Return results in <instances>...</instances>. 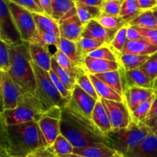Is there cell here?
<instances>
[{
  "label": "cell",
  "mask_w": 157,
  "mask_h": 157,
  "mask_svg": "<svg viewBox=\"0 0 157 157\" xmlns=\"http://www.w3.org/2000/svg\"><path fill=\"white\" fill-rule=\"evenodd\" d=\"M48 143L38 122L5 125L1 123V150L9 157H28Z\"/></svg>",
  "instance_id": "obj_1"
},
{
  "label": "cell",
  "mask_w": 157,
  "mask_h": 157,
  "mask_svg": "<svg viewBox=\"0 0 157 157\" xmlns=\"http://www.w3.org/2000/svg\"><path fill=\"white\" fill-rule=\"evenodd\" d=\"M60 132L77 148L107 145L104 135L97 128L93 121L67 105L61 109Z\"/></svg>",
  "instance_id": "obj_2"
},
{
  "label": "cell",
  "mask_w": 157,
  "mask_h": 157,
  "mask_svg": "<svg viewBox=\"0 0 157 157\" xmlns=\"http://www.w3.org/2000/svg\"><path fill=\"white\" fill-rule=\"evenodd\" d=\"M10 69L7 72L15 81L22 95L34 96L36 91V79L31 64L29 42L18 46H9Z\"/></svg>",
  "instance_id": "obj_3"
},
{
  "label": "cell",
  "mask_w": 157,
  "mask_h": 157,
  "mask_svg": "<svg viewBox=\"0 0 157 157\" xmlns=\"http://www.w3.org/2000/svg\"><path fill=\"white\" fill-rule=\"evenodd\" d=\"M151 132H153L152 129L144 123L133 121L125 128L112 129L104 134V138L107 146L124 156Z\"/></svg>",
  "instance_id": "obj_4"
},
{
  "label": "cell",
  "mask_w": 157,
  "mask_h": 157,
  "mask_svg": "<svg viewBox=\"0 0 157 157\" xmlns=\"http://www.w3.org/2000/svg\"><path fill=\"white\" fill-rule=\"evenodd\" d=\"M48 112L44 110L35 95L25 96L21 94L16 108L2 110L0 117L2 124L5 125H14L32 121L38 122Z\"/></svg>",
  "instance_id": "obj_5"
},
{
  "label": "cell",
  "mask_w": 157,
  "mask_h": 157,
  "mask_svg": "<svg viewBox=\"0 0 157 157\" xmlns=\"http://www.w3.org/2000/svg\"><path fill=\"white\" fill-rule=\"evenodd\" d=\"M36 79L37 97L46 111H50L52 109H62L65 107L69 101L62 97L59 90L54 84L51 78L49 72L43 70L36 64L31 61Z\"/></svg>",
  "instance_id": "obj_6"
},
{
  "label": "cell",
  "mask_w": 157,
  "mask_h": 157,
  "mask_svg": "<svg viewBox=\"0 0 157 157\" xmlns=\"http://www.w3.org/2000/svg\"><path fill=\"white\" fill-rule=\"evenodd\" d=\"M0 40L9 46H18L25 42L9 10L7 0H0Z\"/></svg>",
  "instance_id": "obj_7"
},
{
  "label": "cell",
  "mask_w": 157,
  "mask_h": 157,
  "mask_svg": "<svg viewBox=\"0 0 157 157\" xmlns=\"http://www.w3.org/2000/svg\"><path fill=\"white\" fill-rule=\"evenodd\" d=\"M9 10L25 42H30L37 32L33 12L7 0Z\"/></svg>",
  "instance_id": "obj_8"
},
{
  "label": "cell",
  "mask_w": 157,
  "mask_h": 157,
  "mask_svg": "<svg viewBox=\"0 0 157 157\" xmlns=\"http://www.w3.org/2000/svg\"><path fill=\"white\" fill-rule=\"evenodd\" d=\"M101 101L107 113L112 129H121L128 127L133 121L131 113L124 102L101 99Z\"/></svg>",
  "instance_id": "obj_9"
},
{
  "label": "cell",
  "mask_w": 157,
  "mask_h": 157,
  "mask_svg": "<svg viewBox=\"0 0 157 157\" xmlns=\"http://www.w3.org/2000/svg\"><path fill=\"white\" fill-rule=\"evenodd\" d=\"M0 90L2 102V110H13L16 108L18 104V100L21 96V92L9 74L1 71Z\"/></svg>",
  "instance_id": "obj_10"
},
{
  "label": "cell",
  "mask_w": 157,
  "mask_h": 157,
  "mask_svg": "<svg viewBox=\"0 0 157 157\" xmlns=\"http://www.w3.org/2000/svg\"><path fill=\"white\" fill-rule=\"evenodd\" d=\"M61 38L78 41L81 37L84 25L77 15L76 7L58 21Z\"/></svg>",
  "instance_id": "obj_11"
},
{
  "label": "cell",
  "mask_w": 157,
  "mask_h": 157,
  "mask_svg": "<svg viewBox=\"0 0 157 157\" xmlns=\"http://www.w3.org/2000/svg\"><path fill=\"white\" fill-rule=\"evenodd\" d=\"M61 116V109L55 108L44 114L38 124L45 138L48 146H52L55 140L61 134L60 132V119Z\"/></svg>",
  "instance_id": "obj_12"
},
{
  "label": "cell",
  "mask_w": 157,
  "mask_h": 157,
  "mask_svg": "<svg viewBox=\"0 0 157 157\" xmlns=\"http://www.w3.org/2000/svg\"><path fill=\"white\" fill-rule=\"evenodd\" d=\"M98 101L76 84L72 91L71 98L67 105L75 109L92 121V113Z\"/></svg>",
  "instance_id": "obj_13"
},
{
  "label": "cell",
  "mask_w": 157,
  "mask_h": 157,
  "mask_svg": "<svg viewBox=\"0 0 157 157\" xmlns=\"http://www.w3.org/2000/svg\"><path fill=\"white\" fill-rule=\"evenodd\" d=\"M119 71L121 74L124 93L125 90L131 87L153 89V83L140 68L133 69L131 71H125L121 66Z\"/></svg>",
  "instance_id": "obj_14"
},
{
  "label": "cell",
  "mask_w": 157,
  "mask_h": 157,
  "mask_svg": "<svg viewBox=\"0 0 157 157\" xmlns=\"http://www.w3.org/2000/svg\"><path fill=\"white\" fill-rule=\"evenodd\" d=\"M118 30L119 29H107L101 25L96 19H93L84 25L81 36L101 41L109 45Z\"/></svg>",
  "instance_id": "obj_15"
},
{
  "label": "cell",
  "mask_w": 157,
  "mask_h": 157,
  "mask_svg": "<svg viewBox=\"0 0 157 157\" xmlns=\"http://www.w3.org/2000/svg\"><path fill=\"white\" fill-rule=\"evenodd\" d=\"M153 94L154 89L131 87L124 91V102L127 104L130 113H132Z\"/></svg>",
  "instance_id": "obj_16"
},
{
  "label": "cell",
  "mask_w": 157,
  "mask_h": 157,
  "mask_svg": "<svg viewBox=\"0 0 157 157\" xmlns=\"http://www.w3.org/2000/svg\"><path fill=\"white\" fill-rule=\"evenodd\" d=\"M123 157H157V136L151 132Z\"/></svg>",
  "instance_id": "obj_17"
},
{
  "label": "cell",
  "mask_w": 157,
  "mask_h": 157,
  "mask_svg": "<svg viewBox=\"0 0 157 157\" xmlns=\"http://www.w3.org/2000/svg\"><path fill=\"white\" fill-rule=\"evenodd\" d=\"M29 53L32 61L43 70L49 72L52 69V59L53 55L50 53L48 47L36 43L29 42Z\"/></svg>",
  "instance_id": "obj_18"
},
{
  "label": "cell",
  "mask_w": 157,
  "mask_h": 157,
  "mask_svg": "<svg viewBox=\"0 0 157 157\" xmlns=\"http://www.w3.org/2000/svg\"><path fill=\"white\" fill-rule=\"evenodd\" d=\"M84 66L87 73L94 75L117 71L121 67L119 62L91 58L90 56H87L84 59Z\"/></svg>",
  "instance_id": "obj_19"
},
{
  "label": "cell",
  "mask_w": 157,
  "mask_h": 157,
  "mask_svg": "<svg viewBox=\"0 0 157 157\" xmlns=\"http://www.w3.org/2000/svg\"><path fill=\"white\" fill-rule=\"evenodd\" d=\"M59 50L65 54L76 67L84 69L87 71L85 66H84L85 58L82 56L81 52H79L76 41H72L70 40L65 39V38H61Z\"/></svg>",
  "instance_id": "obj_20"
},
{
  "label": "cell",
  "mask_w": 157,
  "mask_h": 157,
  "mask_svg": "<svg viewBox=\"0 0 157 157\" xmlns=\"http://www.w3.org/2000/svg\"><path fill=\"white\" fill-rule=\"evenodd\" d=\"M157 52V48L145 39L128 41L121 54H134L139 55H152Z\"/></svg>",
  "instance_id": "obj_21"
},
{
  "label": "cell",
  "mask_w": 157,
  "mask_h": 157,
  "mask_svg": "<svg viewBox=\"0 0 157 157\" xmlns=\"http://www.w3.org/2000/svg\"><path fill=\"white\" fill-rule=\"evenodd\" d=\"M73 153L84 157H110L117 153L105 144H99L82 148L74 147Z\"/></svg>",
  "instance_id": "obj_22"
},
{
  "label": "cell",
  "mask_w": 157,
  "mask_h": 157,
  "mask_svg": "<svg viewBox=\"0 0 157 157\" xmlns=\"http://www.w3.org/2000/svg\"><path fill=\"white\" fill-rule=\"evenodd\" d=\"M89 76H90V80H91L97 94L100 98L118 101V102H124V98L118 94L116 91H114L111 87H109L104 81H102L99 78H97L95 75H91V74H89Z\"/></svg>",
  "instance_id": "obj_23"
},
{
  "label": "cell",
  "mask_w": 157,
  "mask_h": 157,
  "mask_svg": "<svg viewBox=\"0 0 157 157\" xmlns=\"http://www.w3.org/2000/svg\"><path fill=\"white\" fill-rule=\"evenodd\" d=\"M92 121L97 128L104 135L112 130L110 120H109L107 112L101 103V99L97 102L94 109V111L92 113Z\"/></svg>",
  "instance_id": "obj_24"
},
{
  "label": "cell",
  "mask_w": 157,
  "mask_h": 157,
  "mask_svg": "<svg viewBox=\"0 0 157 157\" xmlns=\"http://www.w3.org/2000/svg\"><path fill=\"white\" fill-rule=\"evenodd\" d=\"M53 57L55 58L57 62L58 63L60 66L62 67L64 70V71L74 80L76 81V79L81 75L87 73L85 70L84 69L79 68V67H76L75 64H73L70 58L63 53L61 50H57L55 53L53 55Z\"/></svg>",
  "instance_id": "obj_25"
},
{
  "label": "cell",
  "mask_w": 157,
  "mask_h": 157,
  "mask_svg": "<svg viewBox=\"0 0 157 157\" xmlns=\"http://www.w3.org/2000/svg\"><path fill=\"white\" fill-rule=\"evenodd\" d=\"M34 19L36 24L37 30L40 32H52L58 36L60 35L58 22L52 17L42 14L33 13Z\"/></svg>",
  "instance_id": "obj_26"
},
{
  "label": "cell",
  "mask_w": 157,
  "mask_h": 157,
  "mask_svg": "<svg viewBox=\"0 0 157 157\" xmlns=\"http://www.w3.org/2000/svg\"><path fill=\"white\" fill-rule=\"evenodd\" d=\"M119 63L125 71L139 68L149 59L150 55H139L134 54H120L117 55Z\"/></svg>",
  "instance_id": "obj_27"
},
{
  "label": "cell",
  "mask_w": 157,
  "mask_h": 157,
  "mask_svg": "<svg viewBox=\"0 0 157 157\" xmlns=\"http://www.w3.org/2000/svg\"><path fill=\"white\" fill-rule=\"evenodd\" d=\"M75 7V0H52V18L58 22Z\"/></svg>",
  "instance_id": "obj_28"
},
{
  "label": "cell",
  "mask_w": 157,
  "mask_h": 157,
  "mask_svg": "<svg viewBox=\"0 0 157 157\" xmlns=\"http://www.w3.org/2000/svg\"><path fill=\"white\" fill-rule=\"evenodd\" d=\"M75 3H76L77 15L84 25L87 24L90 20L97 19L102 14L101 7L87 6L78 2H75Z\"/></svg>",
  "instance_id": "obj_29"
},
{
  "label": "cell",
  "mask_w": 157,
  "mask_h": 157,
  "mask_svg": "<svg viewBox=\"0 0 157 157\" xmlns=\"http://www.w3.org/2000/svg\"><path fill=\"white\" fill-rule=\"evenodd\" d=\"M95 76L104 81L118 94L124 98V89H123L122 81H121V77L119 70L107 72V73L98 74V75H95Z\"/></svg>",
  "instance_id": "obj_30"
},
{
  "label": "cell",
  "mask_w": 157,
  "mask_h": 157,
  "mask_svg": "<svg viewBox=\"0 0 157 157\" xmlns=\"http://www.w3.org/2000/svg\"><path fill=\"white\" fill-rule=\"evenodd\" d=\"M144 11L140 8L138 0H124L121 7L120 16L127 24L136 18Z\"/></svg>",
  "instance_id": "obj_31"
},
{
  "label": "cell",
  "mask_w": 157,
  "mask_h": 157,
  "mask_svg": "<svg viewBox=\"0 0 157 157\" xmlns=\"http://www.w3.org/2000/svg\"><path fill=\"white\" fill-rule=\"evenodd\" d=\"M127 25L130 26H135V27L157 30V21L152 9L144 11L140 15L130 21Z\"/></svg>",
  "instance_id": "obj_32"
},
{
  "label": "cell",
  "mask_w": 157,
  "mask_h": 157,
  "mask_svg": "<svg viewBox=\"0 0 157 157\" xmlns=\"http://www.w3.org/2000/svg\"><path fill=\"white\" fill-rule=\"evenodd\" d=\"M60 41H61V37L58 36L52 32H40L37 30L36 34L30 42L36 43L46 47L53 45L56 47L57 50H59Z\"/></svg>",
  "instance_id": "obj_33"
},
{
  "label": "cell",
  "mask_w": 157,
  "mask_h": 157,
  "mask_svg": "<svg viewBox=\"0 0 157 157\" xmlns=\"http://www.w3.org/2000/svg\"><path fill=\"white\" fill-rule=\"evenodd\" d=\"M77 44H78L79 52H81V54L84 58L90 52H94V51L97 50V49L100 48L107 45L106 43L103 42L101 41L92 39V38H85V37L83 36H81L79 38V40L77 41Z\"/></svg>",
  "instance_id": "obj_34"
},
{
  "label": "cell",
  "mask_w": 157,
  "mask_h": 157,
  "mask_svg": "<svg viewBox=\"0 0 157 157\" xmlns=\"http://www.w3.org/2000/svg\"><path fill=\"white\" fill-rule=\"evenodd\" d=\"M51 147L56 156H62V155H68L73 153L74 147L71 144L70 141L62 134H60L57 137L54 144L51 146Z\"/></svg>",
  "instance_id": "obj_35"
},
{
  "label": "cell",
  "mask_w": 157,
  "mask_h": 157,
  "mask_svg": "<svg viewBox=\"0 0 157 157\" xmlns=\"http://www.w3.org/2000/svg\"><path fill=\"white\" fill-rule=\"evenodd\" d=\"M52 70L55 73V75L58 76V78L61 80L66 88L70 92L73 91L75 85L76 84V81H74L65 71L64 69L58 64L57 61L54 57H52Z\"/></svg>",
  "instance_id": "obj_36"
},
{
  "label": "cell",
  "mask_w": 157,
  "mask_h": 157,
  "mask_svg": "<svg viewBox=\"0 0 157 157\" xmlns=\"http://www.w3.org/2000/svg\"><path fill=\"white\" fill-rule=\"evenodd\" d=\"M96 20L101 25L107 29H121L127 25L121 16H114L104 13L101 14Z\"/></svg>",
  "instance_id": "obj_37"
},
{
  "label": "cell",
  "mask_w": 157,
  "mask_h": 157,
  "mask_svg": "<svg viewBox=\"0 0 157 157\" xmlns=\"http://www.w3.org/2000/svg\"><path fill=\"white\" fill-rule=\"evenodd\" d=\"M155 98H156V95H155L154 92V94L152 95L148 100L143 103L134 112L131 113V117L133 121L136 123H140L144 122L147 119V116L150 111V109H151L152 104L155 100Z\"/></svg>",
  "instance_id": "obj_38"
},
{
  "label": "cell",
  "mask_w": 157,
  "mask_h": 157,
  "mask_svg": "<svg viewBox=\"0 0 157 157\" xmlns=\"http://www.w3.org/2000/svg\"><path fill=\"white\" fill-rule=\"evenodd\" d=\"M127 25L124 26V27L118 30L113 39L112 40V41L109 44L110 48L117 54V55L121 54L123 49H124L126 44L128 41L127 37Z\"/></svg>",
  "instance_id": "obj_39"
},
{
  "label": "cell",
  "mask_w": 157,
  "mask_h": 157,
  "mask_svg": "<svg viewBox=\"0 0 157 157\" xmlns=\"http://www.w3.org/2000/svg\"><path fill=\"white\" fill-rule=\"evenodd\" d=\"M152 83L157 78V52L150 55L149 59L139 67Z\"/></svg>",
  "instance_id": "obj_40"
},
{
  "label": "cell",
  "mask_w": 157,
  "mask_h": 157,
  "mask_svg": "<svg viewBox=\"0 0 157 157\" xmlns=\"http://www.w3.org/2000/svg\"><path fill=\"white\" fill-rule=\"evenodd\" d=\"M76 84L79 85L86 93L88 94L89 95H90L92 98L96 99L97 101H99L101 99L97 94L94 86L90 76H89V73H85L78 77L76 79Z\"/></svg>",
  "instance_id": "obj_41"
},
{
  "label": "cell",
  "mask_w": 157,
  "mask_h": 157,
  "mask_svg": "<svg viewBox=\"0 0 157 157\" xmlns=\"http://www.w3.org/2000/svg\"><path fill=\"white\" fill-rule=\"evenodd\" d=\"M87 56H90L91 58H100V59L107 60V61H115V62H119L118 56L117 54L112 50L110 48V46H104L94 52H90Z\"/></svg>",
  "instance_id": "obj_42"
},
{
  "label": "cell",
  "mask_w": 157,
  "mask_h": 157,
  "mask_svg": "<svg viewBox=\"0 0 157 157\" xmlns=\"http://www.w3.org/2000/svg\"><path fill=\"white\" fill-rule=\"evenodd\" d=\"M124 0H104L101 7L102 13L120 16L121 7Z\"/></svg>",
  "instance_id": "obj_43"
},
{
  "label": "cell",
  "mask_w": 157,
  "mask_h": 157,
  "mask_svg": "<svg viewBox=\"0 0 157 157\" xmlns=\"http://www.w3.org/2000/svg\"><path fill=\"white\" fill-rule=\"evenodd\" d=\"M25 9H28L33 13L46 15L44 9L40 4L39 0H9Z\"/></svg>",
  "instance_id": "obj_44"
},
{
  "label": "cell",
  "mask_w": 157,
  "mask_h": 157,
  "mask_svg": "<svg viewBox=\"0 0 157 157\" xmlns=\"http://www.w3.org/2000/svg\"><path fill=\"white\" fill-rule=\"evenodd\" d=\"M10 65L9 45L0 40V71L8 72L10 69Z\"/></svg>",
  "instance_id": "obj_45"
},
{
  "label": "cell",
  "mask_w": 157,
  "mask_h": 157,
  "mask_svg": "<svg viewBox=\"0 0 157 157\" xmlns=\"http://www.w3.org/2000/svg\"><path fill=\"white\" fill-rule=\"evenodd\" d=\"M135 27V26H133ZM135 29L140 33L143 38L157 48V30L156 29H144V28L135 27Z\"/></svg>",
  "instance_id": "obj_46"
},
{
  "label": "cell",
  "mask_w": 157,
  "mask_h": 157,
  "mask_svg": "<svg viewBox=\"0 0 157 157\" xmlns=\"http://www.w3.org/2000/svg\"><path fill=\"white\" fill-rule=\"evenodd\" d=\"M49 75H50V77L52 79V81H53L54 84H55V86H56V87L58 88V90H59L61 94L62 95L63 98H65L67 101H69V100L71 99V92H70L67 88H66L65 86L63 84V83L61 82V80L58 78V76L55 75V73L52 70V69L49 71Z\"/></svg>",
  "instance_id": "obj_47"
},
{
  "label": "cell",
  "mask_w": 157,
  "mask_h": 157,
  "mask_svg": "<svg viewBox=\"0 0 157 157\" xmlns=\"http://www.w3.org/2000/svg\"><path fill=\"white\" fill-rule=\"evenodd\" d=\"M56 155L54 153L53 150H52V147L50 146L48 147H42L36 151L33 152L31 154H29L28 157H55Z\"/></svg>",
  "instance_id": "obj_48"
},
{
  "label": "cell",
  "mask_w": 157,
  "mask_h": 157,
  "mask_svg": "<svg viewBox=\"0 0 157 157\" xmlns=\"http://www.w3.org/2000/svg\"><path fill=\"white\" fill-rule=\"evenodd\" d=\"M127 37L128 41H137V40L144 39L142 35L135 29V27L130 26L129 25H127Z\"/></svg>",
  "instance_id": "obj_49"
},
{
  "label": "cell",
  "mask_w": 157,
  "mask_h": 157,
  "mask_svg": "<svg viewBox=\"0 0 157 157\" xmlns=\"http://www.w3.org/2000/svg\"><path fill=\"white\" fill-rule=\"evenodd\" d=\"M138 3L143 11L151 10L157 6V0H138Z\"/></svg>",
  "instance_id": "obj_50"
},
{
  "label": "cell",
  "mask_w": 157,
  "mask_h": 157,
  "mask_svg": "<svg viewBox=\"0 0 157 157\" xmlns=\"http://www.w3.org/2000/svg\"><path fill=\"white\" fill-rule=\"evenodd\" d=\"M39 2L46 15L52 17V0H39Z\"/></svg>",
  "instance_id": "obj_51"
},
{
  "label": "cell",
  "mask_w": 157,
  "mask_h": 157,
  "mask_svg": "<svg viewBox=\"0 0 157 157\" xmlns=\"http://www.w3.org/2000/svg\"><path fill=\"white\" fill-rule=\"evenodd\" d=\"M155 90L154 92H155V95H156V98H155L154 101H153V104H152V107H151V109H150V113H149L147 119H146L144 121H147V120L152 119V118L155 117L157 116V90Z\"/></svg>",
  "instance_id": "obj_52"
},
{
  "label": "cell",
  "mask_w": 157,
  "mask_h": 157,
  "mask_svg": "<svg viewBox=\"0 0 157 157\" xmlns=\"http://www.w3.org/2000/svg\"><path fill=\"white\" fill-rule=\"evenodd\" d=\"M75 2H78L82 4L87 5L94 7H102L104 0H75Z\"/></svg>",
  "instance_id": "obj_53"
},
{
  "label": "cell",
  "mask_w": 157,
  "mask_h": 157,
  "mask_svg": "<svg viewBox=\"0 0 157 157\" xmlns=\"http://www.w3.org/2000/svg\"><path fill=\"white\" fill-rule=\"evenodd\" d=\"M143 123H144L148 127H150L152 129V130H153V132H155L157 130V116L152 118V119L147 120V121H144Z\"/></svg>",
  "instance_id": "obj_54"
},
{
  "label": "cell",
  "mask_w": 157,
  "mask_h": 157,
  "mask_svg": "<svg viewBox=\"0 0 157 157\" xmlns=\"http://www.w3.org/2000/svg\"><path fill=\"white\" fill-rule=\"evenodd\" d=\"M55 157H84L79 156V155L75 154V153H71V154H68V155H62V156H56Z\"/></svg>",
  "instance_id": "obj_55"
},
{
  "label": "cell",
  "mask_w": 157,
  "mask_h": 157,
  "mask_svg": "<svg viewBox=\"0 0 157 157\" xmlns=\"http://www.w3.org/2000/svg\"><path fill=\"white\" fill-rule=\"evenodd\" d=\"M152 11H153V15H154L155 18H156V21H157V6H156V7H155V8H153V9H152Z\"/></svg>",
  "instance_id": "obj_56"
},
{
  "label": "cell",
  "mask_w": 157,
  "mask_h": 157,
  "mask_svg": "<svg viewBox=\"0 0 157 157\" xmlns=\"http://www.w3.org/2000/svg\"><path fill=\"white\" fill-rule=\"evenodd\" d=\"M153 88L154 89V90H157V78L156 80H155L154 81H153Z\"/></svg>",
  "instance_id": "obj_57"
},
{
  "label": "cell",
  "mask_w": 157,
  "mask_h": 157,
  "mask_svg": "<svg viewBox=\"0 0 157 157\" xmlns=\"http://www.w3.org/2000/svg\"><path fill=\"white\" fill-rule=\"evenodd\" d=\"M110 157H123V156L121 154H120V153H116V154L113 155V156H112Z\"/></svg>",
  "instance_id": "obj_58"
},
{
  "label": "cell",
  "mask_w": 157,
  "mask_h": 157,
  "mask_svg": "<svg viewBox=\"0 0 157 157\" xmlns=\"http://www.w3.org/2000/svg\"><path fill=\"white\" fill-rule=\"evenodd\" d=\"M153 133H155V134H156V136H157V130H156V131H155V132H153Z\"/></svg>",
  "instance_id": "obj_59"
},
{
  "label": "cell",
  "mask_w": 157,
  "mask_h": 157,
  "mask_svg": "<svg viewBox=\"0 0 157 157\" xmlns=\"http://www.w3.org/2000/svg\"></svg>",
  "instance_id": "obj_60"
}]
</instances>
